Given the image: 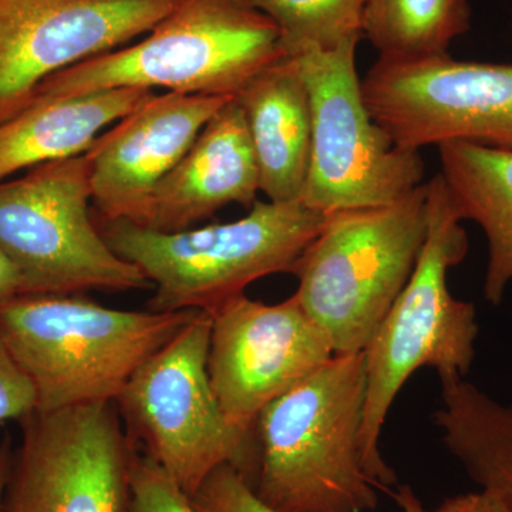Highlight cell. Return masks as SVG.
<instances>
[{
  "label": "cell",
  "instance_id": "1",
  "mask_svg": "<svg viewBox=\"0 0 512 512\" xmlns=\"http://www.w3.org/2000/svg\"><path fill=\"white\" fill-rule=\"evenodd\" d=\"M426 188V241L412 276L365 350L367 393L360 446L367 476L382 491L397 485L380 451V436L397 394L424 367L436 369L441 383L464 379L476 356V309L454 298L448 288V272L468 252L463 215L443 175H434Z\"/></svg>",
  "mask_w": 512,
  "mask_h": 512
},
{
  "label": "cell",
  "instance_id": "27",
  "mask_svg": "<svg viewBox=\"0 0 512 512\" xmlns=\"http://www.w3.org/2000/svg\"><path fill=\"white\" fill-rule=\"evenodd\" d=\"M12 441L5 437L0 441V512H2L3 493H5L6 478H8L10 460H12Z\"/></svg>",
  "mask_w": 512,
  "mask_h": 512
},
{
  "label": "cell",
  "instance_id": "17",
  "mask_svg": "<svg viewBox=\"0 0 512 512\" xmlns=\"http://www.w3.org/2000/svg\"><path fill=\"white\" fill-rule=\"evenodd\" d=\"M153 94L148 89H113L33 100L0 123V183L19 171L82 156L106 128Z\"/></svg>",
  "mask_w": 512,
  "mask_h": 512
},
{
  "label": "cell",
  "instance_id": "13",
  "mask_svg": "<svg viewBox=\"0 0 512 512\" xmlns=\"http://www.w3.org/2000/svg\"><path fill=\"white\" fill-rule=\"evenodd\" d=\"M181 0H0V123L50 77L150 32Z\"/></svg>",
  "mask_w": 512,
  "mask_h": 512
},
{
  "label": "cell",
  "instance_id": "6",
  "mask_svg": "<svg viewBox=\"0 0 512 512\" xmlns=\"http://www.w3.org/2000/svg\"><path fill=\"white\" fill-rule=\"evenodd\" d=\"M426 234V184L393 204L325 218L293 268V296L335 355L365 352L412 276Z\"/></svg>",
  "mask_w": 512,
  "mask_h": 512
},
{
  "label": "cell",
  "instance_id": "5",
  "mask_svg": "<svg viewBox=\"0 0 512 512\" xmlns=\"http://www.w3.org/2000/svg\"><path fill=\"white\" fill-rule=\"evenodd\" d=\"M325 218L301 201L256 200L241 220L184 231L126 220L96 224L110 248L154 288L148 311L212 312L258 279L292 274Z\"/></svg>",
  "mask_w": 512,
  "mask_h": 512
},
{
  "label": "cell",
  "instance_id": "16",
  "mask_svg": "<svg viewBox=\"0 0 512 512\" xmlns=\"http://www.w3.org/2000/svg\"><path fill=\"white\" fill-rule=\"evenodd\" d=\"M254 144L259 191L271 202L301 201L311 160L308 87L295 56H286L252 80L237 97Z\"/></svg>",
  "mask_w": 512,
  "mask_h": 512
},
{
  "label": "cell",
  "instance_id": "4",
  "mask_svg": "<svg viewBox=\"0 0 512 512\" xmlns=\"http://www.w3.org/2000/svg\"><path fill=\"white\" fill-rule=\"evenodd\" d=\"M286 56L281 30L247 0H181L146 39L55 74L35 99L157 87L238 97Z\"/></svg>",
  "mask_w": 512,
  "mask_h": 512
},
{
  "label": "cell",
  "instance_id": "20",
  "mask_svg": "<svg viewBox=\"0 0 512 512\" xmlns=\"http://www.w3.org/2000/svg\"><path fill=\"white\" fill-rule=\"evenodd\" d=\"M471 26L468 0H367L360 32L389 60L448 55Z\"/></svg>",
  "mask_w": 512,
  "mask_h": 512
},
{
  "label": "cell",
  "instance_id": "11",
  "mask_svg": "<svg viewBox=\"0 0 512 512\" xmlns=\"http://www.w3.org/2000/svg\"><path fill=\"white\" fill-rule=\"evenodd\" d=\"M362 90L373 119L403 150L456 141L512 148V63L379 57Z\"/></svg>",
  "mask_w": 512,
  "mask_h": 512
},
{
  "label": "cell",
  "instance_id": "3",
  "mask_svg": "<svg viewBox=\"0 0 512 512\" xmlns=\"http://www.w3.org/2000/svg\"><path fill=\"white\" fill-rule=\"evenodd\" d=\"M198 311H121L83 293L19 295L0 308V339L35 389L39 412L116 402L148 357Z\"/></svg>",
  "mask_w": 512,
  "mask_h": 512
},
{
  "label": "cell",
  "instance_id": "18",
  "mask_svg": "<svg viewBox=\"0 0 512 512\" xmlns=\"http://www.w3.org/2000/svg\"><path fill=\"white\" fill-rule=\"evenodd\" d=\"M439 154L463 220L476 222L487 238L484 296L500 305L512 284V148L456 141L441 144Z\"/></svg>",
  "mask_w": 512,
  "mask_h": 512
},
{
  "label": "cell",
  "instance_id": "14",
  "mask_svg": "<svg viewBox=\"0 0 512 512\" xmlns=\"http://www.w3.org/2000/svg\"><path fill=\"white\" fill-rule=\"evenodd\" d=\"M235 97L167 92L141 103L86 151L96 220L143 225L157 185Z\"/></svg>",
  "mask_w": 512,
  "mask_h": 512
},
{
  "label": "cell",
  "instance_id": "10",
  "mask_svg": "<svg viewBox=\"0 0 512 512\" xmlns=\"http://www.w3.org/2000/svg\"><path fill=\"white\" fill-rule=\"evenodd\" d=\"M19 423L2 512H130L138 451L116 402L35 410Z\"/></svg>",
  "mask_w": 512,
  "mask_h": 512
},
{
  "label": "cell",
  "instance_id": "19",
  "mask_svg": "<svg viewBox=\"0 0 512 512\" xmlns=\"http://www.w3.org/2000/svg\"><path fill=\"white\" fill-rule=\"evenodd\" d=\"M433 421L468 477L512 512V404L464 379L441 383Z\"/></svg>",
  "mask_w": 512,
  "mask_h": 512
},
{
  "label": "cell",
  "instance_id": "9",
  "mask_svg": "<svg viewBox=\"0 0 512 512\" xmlns=\"http://www.w3.org/2000/svg\"><path fill=\"white\" fill-rule=\"evenodd\" d=\"M362 37L295 56L308 87L311 160L301 202L328 217L383 207L423 185L420 151L403 150L373 119L356 69Z\"/></svg>",
  "mask_w": 512,
  "mask_h": 512
},
{
  "label": "cell",
  "instance_id": "7",
  "mask_svg": "<svg viewBox=\"0 0 512 512\" xmlns=\"http://www.w3.org/2000/svg\"><path fill=\"white\" fill-rule=\"evenodd\" d=\"M210 312L198 311L148 357L116 400L128 437L192 497L217 468L231 466L252 487L258 476L255 434L222 413L208 375Z\"/></svg>",
  "mask_w": 512,
  "mask_h": 512
},
{
  "label": "cell",
  "instance_id": "8",
  "mask_svg": "<svg viewBox=\"0 0 512 512\" xmlns=\"http://www.w3.org/2000/svg\"><path fill=\"white\" fill-rule=\"evenodd\" d=\"M90 202L86 154L0 183V247L18 269L22 295L151 288L140 269L107 244Z\"/></svg>",
  "mask_w": 512,
  "mask_h": 512
},
{
  "label": "cell",
  "instance_id": "12",
  "mask_svg": "<svg viewBox=\"0 0 512 512\" xmlns=\"http://www.w3.org/2000/svg\"><path fill=\"white\" fill-rule=\"evenodd\" d=\"M208 375L225 419L255 434L268 404L332 359L328 336L295 296L275 305L245 293L210 312Z\"/></svg>",
  "mask_w": 512,
  "mask_h": 512
},
{
  "label": "cell",
  "instance_id": "23",
  "mask_svg": "<svg viewBox=\"0 0 512 512\" xmlns=\"http://www.w3.org/2000/svg\"><path fill=\"white\" fill-rule=\"evenodd\" d=\"M130 512H198L190 495L146 453H137L131 470Z\"/></svg>",
  "mask_w": 512,
  "mask_h": 512
},
{
  "label": "cell",
  "instance_id": "25",
  "mask_svg": "<svg viewBox=\"0 0 512 512\" xmlns=\"http://www.w3.org/2000/svg\"><path fill=\"white\" fill-rule=\"evenodd\" d=\"M434 512H508L503 505L485 491L447 498Z\"/></svg>",
  "mask_w": 512,
  "mask_h": 512
},
{
  "label": "cell",
  "instance_id": "15",
  "mask_svg": "<svg viewBox=\"0 0 512 512\" xmlns=\"http://www.w3.org/2000/svg\"><path fill=\"white\" fill-rule=\"evenodd\" d=\"M258 192L254 144L235 97L205 124L180 163L157 185L141 227L184 231L228 205L252 207Z\"/></svg>",
  "mask_w": 512,
  "mask_h": 512
},
{
  "label": "cell",
  "instance_id": "26",
  "mask_svg": "<svg viewBox=\"0 0 512 512\" xmlns=\"http://www.w3.org/2000/svg\"><path fill=\"white\" fill-rule=\"evenodd\" d=\"M22 295V281L12 259L0 247V308Z\"/></svg>",
  "mask_w": 512,
  "mask_h": 512
},
{
  "label": "cell",
  "instance_id": "22",
  "mask_svg": "<svg viewBox=\"0 0 512 512\" xmlns=\"http://www.w3.org/2000/svg\"><path fill=\"white\" fill-rule=\"evenodd\" d=\"M403 512H429L410 485L393 494ZM198 512H276L262 503L247 478L231 466L217 468L191 497Z\"/></svg>",
  "mask_w": 512,
  "mask_h": 512
},
{
  "label": "cell",
  "instance_id": "21",
  "mask_svg": "<svg viewBox=\"0 0 512 512\" xmlns=\"http://www.w3.org/2000/svg\"><path fill=\"white\" fill-rule=\"evenodd\" d=\"M281 30L288 56L362 37L367 0H247Z\"/></svg>",
  "mask_w": 512,
  "mask_h": 512
},
{
  "label": "cell",
  "instance_id": "24",
  "mask_svg": "<svg viewBox=\"0 0 512 512\" xmlns=\"http://www.w3.org/2000/svg\"><path fill=\"white\" fill-rule=\"evenodd\" d=\"M36 393L0 339V423L23 420L35 412Z\"/></svg>",
  "mask_w": 512,
  "mask_h": 512
},
{
  "label": "cell",
  "instance_id": "2",
  "mask_svg": "<svg viewBox=\"0 0 512 512\" xmlns=\"http://www.w3.org/2000/svg\"><path fill=\"white\" fill-rule=\"evenodd\" d=\"M365 352L328 363L262 410L256 420L255 493L276 512H363L379 504L363 466Z\"/></svg>",
  "mask_w": 512,
  "mask_h": 512
}]
</instances>
